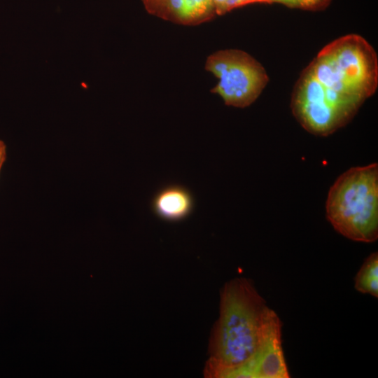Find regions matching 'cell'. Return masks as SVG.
Instances as JSON below:
<instances>
[{
  "mask_svg": "<svg viewBox=\"0 0 378 378\" xmlns=\"http://www.w3.org/2000/svg\"><path fill=\"white\" fill-rule=\"evenodd\" d=\"M378 85V59L362 36L349 34L326 46L302 71L290 107L307 132L331 134L346 125Z\"/></svg>",
  "mask_w": 378,
  "mask_h": 378,
  "instance_id": "1",
  "label": "cell"
},
{
  "mask_svg": "<svg viewBox=\"0 0 378 378\" xmlns=\"http://www.w3.org/2000/svg\"><path fill=\"white\" fill-rule=\"evenodd\" d=\"M268 309L248 280L235 279L224 286L220 316L211 340L207 377H223L253 357L260 343Z\"/></svg>",
  "mask_w": 378,
  "mask_h": 378,
  "instance_id": "2",
  "label": "cell"
},
{
  "mask_svg": "<svg viewBox=\"0 0 378 378\" xmlns=\"http://www.w3.org/2000/svg\"><path fill=\"white\" fill-rule=\"evenodd\" d=\"M326 217L335 230L357 241L378 237V165L351 167L330 187Z\"/></svg>",
  "mask_w": 378,
  "mask_h": 378,
  "instance_id": "3",
  "label": "cell"
},
{
  "mask_svg": "<svg viewBox=\"0 0 378 378\" xmlns=\"http://www.w3.org/2000/svg\"><path fill=\"white\" fill-rule=\"evenodd\" d=\"M206 69L218 79L212 92L227 106L244 108L253 103L267 85L269 78L264 67L248 53L235 49L211 55Z\"/></svg>",
  "mask_w": 378,
  "mask_h": 378,
  "instance_id": "4",
  "label": "cell"
},
{
  "mask_svg": "<svg viewBox=\"0 0 378 378\" xmlns=\"http://www.w3.org/2000/svg\"><path fill=\"white\" fill-rule=\"evenodd\" d=\"M281 321L277 314L268 309L258 350L245 364L234 368L229 377L288 378L281 340Z\"/></svg>",
  "mask_w": 378,
  "mask_h": 378,
  "instance_id": "5",
  "label": "cell"
},
{
  "mask_svg": "<svg viewBox=\"0 0 378 378\" xmlns=\"http://www.w3.org/2000/svg\"><path fill=\"white\" fill-rule=\"evenodd\" d=\"M143 2L149 13L185 24L204 22L216 14L212 0H143Z\"/></svg>",
  "mask_w": 378,
  "mask_h": 378,
  "instance_id": "6",
  "label": "cell"
},
{
  "mask_svg": "<svg viewBox=\"0 0 378 378\" xmlns=\"http://www.w3.org/2000/svg\"><path fill=\"white\" fill-rule=\"evenodd\" d=\"M153 212L162 219L178 221L188 216L193 210L194 198L186 187L171 184L159 190L151 202Z\"/></svg>",
  "mask_w": 378,
  "mask_h": 378,
  "instance_id": "7",
  "label": "cell"
},
{
  "mask_svg": "<svg viewBox=\"0 0 378 378\" xmlns=\"http://www.w3.org/2000/svg\"><path fill=\"white\" fill-rule=\"evenodd\" d=\"M356 289L363 293L378 296V253H372L363 262L355 278Z\"/></svg>",
  "mask_w": 378,
  "mask_h": 378,
  "instance_id": "8",
  "label": "cell"
},
{
  "mask_svg": "<svg viewBox=\"0 0 378 378\" xmlns=\"http://www.w3.org/2000/svg\"><path fill=\"white\" fill-rule=\"evenodd\" d=\"M258 3H279L291 8L316 10L325 8L330 0H257Z\"/></svg>",
  "mask_w": 378,
  "mask_h": 378,
  "instance_id": "9",
  "label": "cell"
},
{
  "mask_svg": "<svg viewBox=\"0 0 378 378\" xmlns=\"http://www.w3.org/2000/svg\"><path fill=\"white\" fill-rule=\"evenodd\" d=\"M6 159V146L5 143L0 140V173L1 168Z\"/></svg>",
  "mask_w": 378,
  "mask_h": 378,
  "instance_id": "10",
  "label": "cell"
}]
</instances>
